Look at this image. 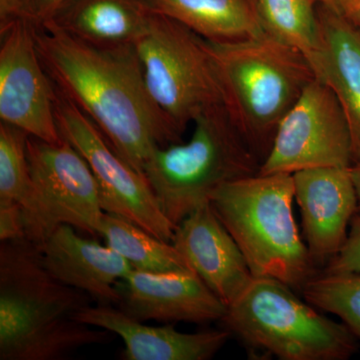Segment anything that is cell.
<instances>
[{
	"label": "cell",
	"instance_id": "obj_27",
	"mask_svg": "<svg viewBox=\"0 0 360 360\" xmlns=\"http://www.w3.org/2000/svg\"><path fill=\"white\" fill-rule=\"evenodd\" d=\"M20 16L18 0H0V26Z\"/></svg>",
	"mask_w": 360,
	"mask_h": 360
},
{
	"label": "cell",
	"instance_id": "obj_22",
	"mask_svg": "<svg viewBox=\"0 0 360 360\" xmlns=\"http://www.w3.org/2000/svg\"><path fill=\"white\" fill-rule=\"evenodd\" d=\"M300 291L312 307L340 317L359 340L360 274H316Z\"/></svg>",
	"mask_w": 360,
	"mask_h": 360
},
{
	"label": "cell",
	"instance_id": "obj_4",
	"mask_svg": "<svg viewBox=\"0 0 360 360\" xmlns=\"http://www.w3.org/2000/svg\"><path fill=\"white\" fill-rule=\"evenodd\" d=\"M292 174H257L213 194V210L245 255L255 277H272L292 290L319 274L293 215Z\"/></svg>",
	"mask_w": 360,
	"mask_h": 360
},
{
	"label": "cell",
	"instance_id": "obj_24",
	"mask_svg": "<svg viewBox=\"0 0 360 360\" xmlns=\"http://www.w3.org/2000/svg\"><path fill=\"white\" fill-rule=\"evenodd\" d=\"M326 274H360V213L352 217L345 245L322 269Z\"/></svg>",
	"mask_w": 360,
	"mask_h": 360
},
{
	"label": "cell",
	"instance_id": "obj_20",
	"mask_svg": "<svg viewBox=\"0 0 360 360\" xmlns=\"http://www.w3.org/2000/svg\"><path fill=\"white\" fill-rule=\"evenodd\" d=\"M99 236L134 269L150 272L193 269L172 243L155 238L120 215L103 212Z\"/></svg>",
	"mask_w": 360,
	"mask_h": 360
},
{
	"label": "cell",
	"instance_id": "obj_14",
	"mask_svg": "<svg viewBox=\"0 0 360 360\" xmlns=\"http://www.w3.org/2000/svg\"><path fill=\"white\" fill-rule=\"evenodd\" d=\"M172 243L226 307L255 277L210 202L177 224Z\"/></svg>",
	"mask_w": 360,
	"mask_h": 360
},
{
	"label": "cell",
	"instance_id": "obj_16",
	"mask_svg": "<svg viewBox=\"0 0 360 360\" xmlns=\"http://www.w3.org/2000/svg\"><path fill=\"white\" fill-rule=\"evenodd\" d=\"M39 248L45 269L61 283L82 291L97 304L120 303L116 284L132 266L110 246L82 238L70 225H60Z\"/></svg>",
	"mask_w": 360,
	"mask_h": 360
},
{
	"label": "cell",
	"instance_id": "obj_8",
	"mask_svg": "<svg viewBox=\"0 0 360 360\" xmlns=\"http://www.w3.org/2000/svg\"><path fill=\"white\" fill-rule=\"evenodd\" d=\"M27 158L30 186L20 205L25 238L39 246L60 225L99 236L98 186L77 149L63 137L51 143L30 136Z\"/></svg>",
	"mask_w": 360,
	"mask_h": 360
},
{
	"label": "cell",
	"instance_id": "obj_17",
	"mask_svg": "<svg viewBox=\"0 0 360 360\" xmlns=\"http://www.w3.org/2000/svg\"><path fill=\"white\" fill-rule=\"evenodd\" d=\"M321 46L309 59L315 77L330 87L347 116L354 165L360 161V30L319 2Z\"/></svg>",
	"mask_w": 360,
	"mask_h": 360
},
{
	"label": "cell",
	"instance_id": "obj_12",
	"mask_svg": "<svg viewBox=\"0 0 360 360\" xmlns=\"http://www.w3.org/2000/svg\"><path fill=\"white\" fill-rule=\"evenodd\" d=\"M117 307L137 321H221L227 307L193 269L150 272L132 269L118 281Z\"/></svg>",
	"mask_w": 360,
	"mask_h": 360
},
{
	"label": "cell",
	"instance_id": "obj_1",
	"mask_svg": "<svg viewBox=\"0 0 360 360\" xmlns=\"http://www.w3.org/2000/svg\"><path fill=\"white\" fill-rule=\"evenodd\" d=\"M35 39L56 89L136 172L143 174L155 148L182 141L181 132L149 94L134 46L101 49L52 25L37 27Z\"/></svg>",
	"mask_w": 360,
	"mask_h": 360
},
{
	"label": "cell",
	"instance_id": "obj_5",
	"mask_svg": "<svg viewBox=\"0 0 360 360\" xmlns=\"http://www.w3.org/2000/svg\"><path fill=\"white\" fill-rule=\"evenodd\" d=\"M193 123L188 141L155 148L143 167L161 210L175 226L210 203L220 187L258 174L262 165L224 104L203 111Z\"/></svg>",
	"mask_w": 360,
	"mask_h": 360
},
{
	"label": "cell",
	"instance_id": "obj_29",
	"mask_svg": "<svg viewBox=\"0 0 360 360\" xmlns=\"http://www.w3.org/2000/svg\"><path fill=\"white\" fill-rule=\"evenodd\" d=\"M350 174L354 180L355 191L357 195V212L360 213V161L350 167Z\"/></svg>",
	"mask_w": 360,
	"mask_h": 360
},
{
	"label": "cell",
	"instance_id": "obj_15",
	"mask_svg": "<svg viewBox=\"0 0 360 360\" xmlns=\"http://www.w3.org/2000/svg\"><path fill=\"white\" fill-rule=\"evenodd\" d=\"M73 319L120 336L125 360H207L231 335L226 329L184 333L174 326H146L115 305H87Z\"/></svg>",
	"mask_w": 360,
	"mask_h": 360
},
{
	"label": "cell",
	"instance_id": "obj_25",
	"mask_svg": "<svg viewBox=\"0 0 360 360\" xmlns=\"http://www.w3.org/2000/svg\"><path fill=\"white\" fill-rule=\"evenodd\" d=\"M70 1V0H18L20 16L30 20L35 27H42L51 22Z\"/></svg>",
	"mask_w": 360,
	"mask_h": 360
},
{
	"label": "cell",
	"instance_id": "obj_30",
	"mask_svg": "<svg viewBox=\"0 0 360 360\" xmlns=\"http://www.w3.org/2000/svg\"><path fill=\"white\" fill-rule=\"evenodd\" d=\"M348 1H349V0H321V4L330 7V8L333 9L336 13L342 14L343 9L347 6Z\"/></svg>",
	"mask_w": 360,
	"mask_h": 360
},
{
	"label": "cell",
	"instance_id": "obj_2",
	"mask_svg": "<svg viewBox=\"0 0 360 360\" xmlns=\"http://www.w3.org/2000/svg\"><path fill=\"white\" fill-rule=\"evenodd\" d=\"M91 298L49 274L39 245H0V359L60 360L110 340V333L73 319Z\"/></svg>",
	"mask_w": 360,
	"mask_h": 360
},
{
	"label": "cell",
	"instance_id": "obj_9",
	"mask_svg": "<svg viewBox=\"0 0 360 360\" xmlns=\"http://www.w3.org/2000/svg\"><path fill=\"white\" fill-rule=\"evenodd\" d=\"M56 91L59 134L91 168L103 212L120 215L155 238L172 243L176 226L165 217L146 177L116 153L89 116Z\"/></svg>",
	"mask_w": 360,
	"mask_h": 360
},
{
	"label": "cell",
	"instance_id": "obj_13",
	"mask_svg": "<svg viewBox=\"0 0 360 360\" xmlns=\"http://www.w3.org/2000/svg\"><path fill=\"white\" fill-rule=\"evenodd\" d=\"M292 176L305 243L315 267H324L345 245L357 213L350 167L309 168Z\"/></svg>",
	"mask_w": 360,
	"mask_h": 360
},
{
	"label": "cell",
	"instance_id": "obj_19",
	"mask_svg": "<svg viewBox=\"0 0 360 360\" xmlns=\"http://www.w3.org/2000/svg\"><path fill=\"white\" fill-rule=\"evenodd\" d=\"M153 13L179 21L210 41H234L265 32L257 0H144Z\"/></svg>",
	"mask_w": 360,
	"mask_h": 360
},
{
	"label": "cell",
	"instance_id": "obj_3",
	"mask_svg": "<svg viewBox=\"0 0 360 360\" xmlns=\"http://www.w3.org/2000/svg\"><path fill=\"white\" fill-rule=\"evenodd\" d=\"M207 41L225 108L262 163L279 123L316 78L314 68L302 52L267 32L234 41Z\"/></svg>",
	"mask_w": 360,
	"mask_h": 360
},
{
	"label": "cell",
	"instance_id": "obj_18",
	"mask_svg": "<svg viewBox=\"0 0 360 360\" xmlns=\"http://www.w3.org/2000/svg\"><path fill=\"white\" fill-rule=\"evenodd\" d=\"M150 14L144 0H70L45 25L94 46L122 49L134 46Z\"/></svg>",
	"mask_w": 360,
	"mask_h": 360
},
{
	"label": "cell",
	"instance_id": "obj_26",
	"mask_svg": "<svg viewBox=\"0 0 360 360\" xmlns=\"http://www.w3.org/2000/svg\"><path fill=\"white\" fill-rule=\"evenodd\" d=\"M25 238V227L18 205H0V240Z\"/></svg>",
	"mask_w": 360,
	"mask_h": 360
},
{
	"label": "cell",
	"instance_id": "obj_28",
	"mask_svg": "<svg viewBox=\"0 0 360 360\" xmlns=\"http://www.w3.org/2000/svg\"><path fill=\"white\" fill-rule=\"evenodd\" d=\"M342 15L360 30V0H349Z\"/></svg>",
	"mask_w": 360,
	"mask_h": 360
},
{
	"label": "cell",
	"instance_id": "obj_23",
	"mask_svg": "<svg viewBox=\"0 0 360 360\" xmlns=\"http://www.w3.org/2000/svg\"><path fill=\"white\" fill-rule=\"evenodd\" d=\"M30 134L0 123V205H21L30 186L27 141Z\"/></svg>",
	"mask_w": 360,
	"mask_h": 360
},
{
	"label": "cell",
	"instance_id": "obj_11",
	"mask_svg": "<svg viewBox=\"0 0 360 360\" xmlns=\"http://www.w3.org/2000/svg\"><path fill=\"white\" fill-rule=\"evenodd\" d=\"M35 30L22 16L0 26V118L30 136L58 143V91L40 59Z\"/></svg>",
	"mask_w": 360,
	"mask_h": 360
},
{
	"label": "cell",
	"instance_id": "obj_21",
	"mask_svg": "<svg viewBox=\"0 0 360 360\" xmlns=\"http://www.w3.org/2000/svg\"><path fill=\"white\" fill-rule=\"evenodd\" d=\"M321 0H257L265 32L307 59L321 46L317 6Z\"/></svg>",
	"mask_w": 360,
	"mask_h": 360
},
{
	"label": "cell",
	"instance_id": "obj_6",
	"mask_svg": "<svg viewBox=\"0 0 360 360\" xmlns=\"http://www.w3.org/2000/svg\"><path fill=\"white\" fill-rule=\"evenodd\" d=\"M220 321L252 352L281 360H347L359 352L347 324L323 316L272 277H253Z\"/></svg>",
	"mask_w": 360,
	"mask_h": 360
},
{
	"label": "cell",
	"instance_id": "obj_7",
	"mask_svg": "<svg viewBox=\"0 0 360 360\" xmlns=\"http://www.w3.org/2000/svg\"><path fill=\"white\" fill-rule=\"evenodd\" d=\"M134 49L149 94L182 134L203 111L224 104L207 40L179 21L151 11Z\"/></svg>",
	"mask_w": 360,
	"mask_h": 360
},
{
	"label": "cell",
	"instance_id": "obj_31",
	"mask_svg": "<svg viewBox=\"0 0 360 360\" xmlns=\"http://www.w3.org/2000/svg\"></svg>",
	"mask_w": 360,
	"mask_h": 360
},
{
	"label": "cell",
	"instance_id": "obj_10",
	"mask_svg": "<svg viewBox=\"0 0 360 360\" xmlns=\"http://www.w3.org/2000/svg\"><path fill=\"white\" fill-rule=\"evenodd\" d=\"M352 134L340 101L315 78L279 123L258 174H290L316 167H352Z\"/></svg>",
	"mask_w": 360,
	"mask_h": 360
}]
</instances>
